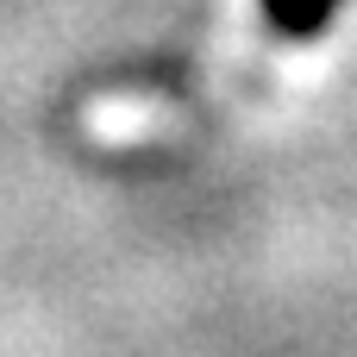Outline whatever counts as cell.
I'll use <instances>...</instances> for the list:
<instances>
[{
	"label": "cell",
	"mask_w": 357,
	"mask_h": 357,
	"mask_svg": "<svg viewBox=\"0 0 357 357\" xmlns=\"http://www.w3.org/2000/svg\"><path fill=\"white\" fill-rule=\"evenodd\" d=\"M257 6H264V25H270L276 38L307 44V38H320V31L339 19L345 0H257Z\"/></svg>",
	"instance_id": "6da1fadb"
}]
</instances>
